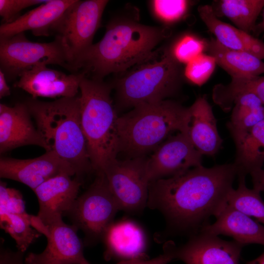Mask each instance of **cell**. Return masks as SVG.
<instances>
[{
  "mask_svg": "<svg viewBox=\"0 0 264 264\" xmlns=\"http://www.w3.org/2000/svg\"><path fill=\"white\" fill-rule=\"evenodd\" d=\"M112 85L84 76L80 86L81 123L88 157L96 173L103 172L119 153L117 115Z\"/></svg>",
  "mask_w": 264,
  "mask_h": 264,
  "instance_id": "4",
  "label": "cell"
},
{
  "mask_svg": "<svg viewBox=\"0 0 264 264\" xmlns=\"http://www.w3.org/2000/svg\"><path fill=\"white\" fill-rule=\"evenodd\" d=\"M121 74L112 84L118 106L133 108L168 99L179 89L183 76L181 65L165 50Z\"/></svg>",
  "mask_w": 264,
  "mask_h": 264,
  "instance_id": "6",
  "label": "cell"
},
{
  "mask_svg": "<svg viewBox=\"0 0 264 264\" xmlns=\"http://www.w3.org/2000/svg\"><path fill=\"white\" fill-rule=\"evenodd\" d=\"M216 65L213 56L202 53L186 64L183 75L192 84L200 86L209 79Z\"/></svg>",
  "mask_w": 264,
  "mask_h": 264,
  "instance_id": "31",
  "label": "cell"
},
{
  "mask_svg": "<svg viewBox=\"0 0 264 264\" xmlns=\"http://www.w3.org/2000/svg\"><path fill=\"white\" fill-rule=\"evenodd\" d=\"M25 103L50 151L71 165L78 177L93 170L82 129L79 96L51 102L31 98Z\"/></svg>",
  "mask_w": 264,
  "mask_h": 264,
  "instance_id": "3",
  "label": "cell"
},
{
  "mask_svg": "<svg viewBox=\"0 0 264 264\" xmlns=\"http://www.w3.org/2000/svg\"><path fill=\"white\" fill-rule=\"evenodd\" d=\"M26 104L13 107L0 104V152L25 145H36L50 151L42 135L33 125Z\"/></svg>",
  "mask_w": 264,
  "mask_h": 264,
  "instance_id": "17",
  "label": "cell"
},
{
  "mask_svg": "<svg viewBox=\"0 0 264 264\" xmlns=\"http://www.w3.org/2000/svg\"><path fill=\"white\" fill-rule=\"evenodd\" d=\"M173 260L170 252L163 247V253L154 258L122 261L116 264H167Z\"/></svg>",
  "mask_w": 264,
  "mask_h": 264,
  "instance_id": "35",
  "label": "cell"
},
{
  "mask_svg": "<svg viewBox=\"0 0 264 264\" xmlns=\"http://www.w3.org/2000/svg\"><path fill=\"white\" fill-rule=\"evenodd\" d=\"M85 76L82 72L66 74L41 64L23 72L14 87L29 93L34 99L72 97L77 96Z\"/></svg>",
  "mask_w": 264,
  "mask_h": 264,
  "instance_id": "15",
  "label": "cell"
},
{
  "mask_svg": "<svg viewBox=\"0 0 264 264\" xmlns=\"http://www.w3.org/2000/svg\"><path fill=\"white\" fill-rule=\"evenodd\" d=\"M187 109L170 99L144 104L119 116V153L143 156L176 131L183 132Z\"/></svg>",
  "mask_w": 264,
  "mask_h": 264,
  "instance_id": "5",
  "label": "cell"
},
{
  "mask_svg": "<svg viewBox=\"0 0 264 264\" xmlns=\"http://www.w3.org/2000/svg\"><path fill=\"white\" fill-rule=\"evenodd\" d=\"M97 176L88 188L78 197L66 215L78 230L85 235L84 243L92 245L103 235L120 211L103 173Z\"/></svg>",
  "mask_w": 264,
  "mask_h": 264,
  "instance_id": "8",
  "label": "cell"
},
{
  "mask_svg": "<svg viewBox=\"0 0 264 264\" xmlns=\"http://www.w3.org/2000/svg\"><path fill=\"white\" fill-rule=\"evenodd\" d=\"M62 174L44 182L33 190L38 199V218L47 228L66 215L78 198L82 182Z\"/></svg>",
  "mask_w": 264,
  "mask_h": 264,
  "instance_id": "16",
  "label": "cell"
},
{
  "mask_svg": "<svg viewBox=\"0 0 264 264\" xmlns=\"http://www.w3.org/2000/svg\"><path fill=\"white\" fill-rule=\"evenodd\" d=\"M252 93L264 104V76L252 78H231L227 85L218 84L213 89V101L224 111H229L239 95Z\"/></svg>",
  "mask_w": 264,
  "mask_h": 264,
  "instance_id": "26",
  "label": "cell"
},
{
  "mask_svg": "<svg viewBox=\"0 0 264 264\" xmlns=\"http://www.w3.org/2000/svg\"><path fill=\"white\" fill-rule=\"evenodd\" d=\"M6 213L19 215L27 218H32L26 211L25 202L21 193L7 187L2 181L0 183V214Z\"/></svg>",
  "mask_w": 264,
  "mask_h": 264,
  "instance_id": "33",
  "label": "cell"
},
{
  "mask_svg": "<svg viewBox=\"0 0 264 264\" xmlns=\"http://www.w3.org/2000/svg\"><path fill=\"white\" fill-rule=\"evenodd\" d=\"M24 253L1 248L0 264H23Z\"/></svg>",
  "mask_w": 264,
  "mask_h": 264,
  "instance_id": "36",
  "label": "cell"
},
{
  "mask_svg": "<svg viewBox=\"0 0 264 264\" xmlns=\"http://www.w3.org/2000/svg\"><path fill=\"white\" fill-rule=\"evenodd\" d=\"M47 228L45 249L41 253H28L25 264H90L84 256V243L75 227L61 220Z\"/></svg>",
  "mask_w": 264,
  "mask_h": 264,
  "instance_id": "14",
  "label": "cell"
},
{
  "mask_svg": "<svg viewBox=\"0 0 264 264\" xmlns=\"http://www.w3.org/2000/svg\"><path fill=\"white\" fill-rule=\"evenodd\" d=\"M154 151L146 160L150 182L175 176L202 165V155L183 132L170 135Z\"/></svg>",
  "mask_w": 264,
  "mask_h": 264,
  "instance_id": "11",
  "label": "cell"
},
{
  "mask_svg": "<svg viewBox=\"0 0 264 264\" xmlns=\"http://www.w3.org/2000/svg\"><path fill=\"white\" fill-rule=\"evenodd\" d=\"M163 246L174 260L185 264H239L243 246L234 240L227 241L218 236L198 233L180 246L167 242Z\"/></svg>",
  "mask_w": 264,
  "mask_h": 264,
  "instance_id": "12",
  "label": "cell"
},
{
  "mask_svg": "<svg viewBox=\"0 0 264 264\" xmlns=\"http://www.w3.org/2000/svg\"><path fill=\"white\" fill-rule=\"evenodd\" d=\"M76 1L48 0L21 15L14 22L2 24L0 26V38L11 37L26 31H31L36 36L55 35L65 13Z\"/></svg>",
  "mask_w": 264,
  "mask_h": 264,
  "instance_id": "18",
  "label": "cell"
},
{
  "mask_svg": "<svg viewBox=\"0 0 264 264\" xmlns=\"http://www.w3.org/2000/svg\"><path fill=\"white\" fill-rule=\"evenodd\" d=\"M102 241L106 261L149 259L146 253L147 240L144 231L135 221L127 219L113 221L106 230Z\"/></svg>",
  "mask_w": 264,
  "mask_h": 264,
  "instance_id": "19",
  "label": "cell"
},
{
  "mask_svg": "<svg viewBox=\"0 0 264 264\" xmlns=\"http://www.w3.org/2000/svg\"><path fill=\"white\" fill-rule=\"evenodd\" d=\"M41 64L59 65L76 73L67 47L59 36L51 42L42 43L28 40L24 33L0 38V70L7 81L19 78Z\"/></svg>",
  "mask_w": 264,
  "mask_h": 264,
  "instance_id": "7",
  "label": "cell"
},
{
  "mask_svg": "<svg viewBox=\"0 0 264 264\" xmlns=\"http://www.w3.org/2000/svg\"><path fill=\"white\" fill-rule=\"evenodd\" d=\"M146 160L143 156L124 160L116 159L102 172L120 211L137 213L147 207L150 182Z\"/></svg>",
  "mask_w": 264,
  "mask_h": 264,
  "instance_id": "9",
  "label": "cell"
},
{
  "mask_svg": "<svg viewBox=\"0 0 264 264\" xmlns=\"http://www.w3.org/2000/svg\"><path fill=\"white\" fill-rule=\"evenodd\" d=\"M237 175L233 163L209 168L200 165L152 181L147 207L160 212L173 231L196 234L227 204Z\"/></svg>",
  "mask_w": 264,
  "mask_h": 264,
  "instance_id": "1",
  "label": "cell"
},
{
  "mask_svg": "<svg viewBox=\"0 0 264 264\" xmlns=\"http://www.w3.org/2000/svg\"><path fill=\"white\" fill-rule=\"evenodd\" d=\"M264 12H263V20L262 22H261L258 25L259 29H261L262 30H264V7L263 8Z\"/></svg>",
  "mask_w": 264,
  "mask_h": 264,
  "instance_id": "40",
  "label": "cell"
},
{
  "mask_svg": "<svg viewBox=\"0 0 264 264\" xmlns=\"http://www.w3.org/2000/svg\"><path fill=\"white\" fill-rule=\"evenodd\" d=\"M219 7L221 14L235 27L250 33L256 29V20L264 7V0H221Z\"/></svg>",
  "mask_w": 264,
  "mask_h": 264,
  "instance_id": "27",
  "label": "cell"
},
{
  "mask_svg": "<svg viewBox=\"0 0 264 264\" xmlns=\"http://www.w3.org/2000/svg\"><path fill=\"white\" fill-rule=\"evenodd\" d=\"M107 0H76L67 10L57 29L55 36L64 42L74 69L78 59L92 44V41L101 25Z\"/></svg>",
  "mask_w": 264,
  "mask_h": 264,
  "instance_id": "10",
  "label": "cell"
},
{
  "mask_svg": "<svg viewBox=\"0 0 264 264\" xmlns=\"http://www.w3.org/2000/svg\"><path fill=\"white\" fill-rule=\"evenodd\" d=\"M264 119V104L252 93L238 96L234 101L226 126L235 142L241 141L257 124Z\"/></svg>",
  "mask_w": 264,
  "mask_h": 264,
  "instance_id": "24",
  "label": "cell"
},
{
  "mask_svg": "<svg viewBox=\"0 0 264 264\" xmlns=\"http://www.w3.org/2000/svg\"><path fill=\"white\" fill-rule=\"evenodd\" d=\"M209 54L231 78H252L264 73V62L247 52L233 50L212 38L206 44Z\"/></svg>",
  "mask_w": 264,
  "mask_h": 264,
  "instance_id": "23",
  "label": "cell"
},
{
  "mask_svg": "<svg viewBox=\"0 0 264 264\" xmlns=\"http://www.w3.org/2000/svg\"><path fill=\"white\" fill-rule=\"evenodd\" d=\"M234 162L237 176H246L263 168L264 164V119L235 144Z\"/></svg>",
  "mask_w": 264,
  "mask_h": 264,
  "instance_id": "25",
  "label": "cell"
},
{
  "mask_svg": "<svg viewBox=\"0 0 264 264\" xmlns=\"http://www.w3.org/2000/svg\"><path fill=\"white\" fill-rule=\"evenodd\" d=\"M238 178V187L230 192L227 204L264 224V201L261 192L246 186L245 176H240Z\"/></svg>",
  "mask_w": 264,
  "mask_h": 264,
  "instance_id": "28",
  "label": "cell"
},
{
  "mask_svg": "<svg viewBox=\"0 0 264 264\" xmlns=\"http://www.w3.org/2000/svg\"><path fill=\"white\" fill-rule=\"evenodd\" d=\"M253 187L260 192H264V168L257 171L251 175Z\"/></svg>",
  "mask_w": 264,
  "mask_h": 264,
  "instance_id": "37",
  "label": "cell"
},
{
  "mask_svg": "<svg viewBox=\"0 0 264 264\" xmlns=\"http://www.w3.org/2000/svg\"><path fill=\"white\" fill-rule=\"evenodd\" d=\"M10 95V90L3 72L0 70V98L8 96Z\"/></svg>",
  "mask_w": 264,
  "mask_h": 264,
  "instance_id": "38",
  "label": "cell"
},
{
  "mask_svg": "<svg viewBox=\"0 0 264 264\" xmlns=\"http://www.w3.org/2000/svg\"><path fill=\"white\" fill-rule=\"evenodd\" d=\"M206 47L204 42L191 34H186L177 39L166 49L178 63L187 64L199 55Z\"/></svg>",
  "mask_w": 264,
  "mask_h": 264,
  "instance_id": "30",
  "label": "cell"
},
{
  "mask_svg": "<svg viewBox=\"0 0 264 264\" xmlns=\"http://www.w3.org/2000/svg\"><path fill=\"white\" fill-rule=\"evenodd\" d=\"M62 174L76 175L74 168L53 151L32 159H0V177L22 183L33 191L47 180Z\"/></svg>",
  "mask_w": 264,
  "mask_h": 264,
  "instance_id": "13",
  "label": "cell"
},
{
  "mask_svg": "<svg viewBox=\"0 0 264 264\" xmlns=\"http://www.w3.org/2000/svg\"><path fill=\"white\" fill-rule=\"evenodd\" d=\"M170 34L166 26L144 25L129 17L114 18L102 39L78 59L76 71L97 80L122 74L153 57L154 48Z\"/></svg>",
  "mask_w": 264,
  "mask_h": 264,
  "instance_id": "2",
  "label": "cell"
},
{
  "mask_svg": "<svg viewBox=\"0 0 264 264\" xmlns=\"http://www.w3.org/2000/svg\"><path fill=\"white\" fill-rule=\"evenodd\" d=\"M48 0H0V15L2 24L11 23L21 15V12L27 7L42 4Z\"/></svg>",
  "mask_w": 264,
  "mask_h": 264,
  "instance_id": "34",
  "label": "cell"
},
{
  "mask_svg": "<svg viewBox=\"0 0 264 264\" xmlns=\"http://www.w3.org/2000/svg\"><path fill=\"white\" fill-rule=\"evenodd\" d=\"M183 132L202 155L213 156L221 147L217 119L205 97L199 96L188 108Z\"/></svg>",
  "mask_w": 264,
  "mask_h": 264,
  "instance_id": "20",
  "label": "cell"
},
{
  "mask_svg": "<svg viewBox=\"0 0 264 264\" xmlns=\"http://www.w3.org/2000/svg\"><path fill=\"white\" fill-rule=\"evenodd\" d=\"M34 217L29 219L9 213L0 214V228L15 240L18 250L23 253L42 235L32 226Z\"/></svg>",
  "mask_w": 264,
  "mask_h": 264,
  "instance_id": "29",
  "label": "cell"
},
{
  "mask_svg": "<svg viewBox=\"0 0 264 264\" xmlns=\"http://www.w3.org/2000/svg\"><path fill=\"white\" fill-rule=\"evenodd\" d=\"M198 10L208 30L222 45L233 50L248 53L264 60L263 41L220 20L210 5L199 6Z\"/></svg>",
  "mask_w": 264,
  "mask_h": 264,
  "instance_id": "22",
  "label": "cell"
},
{
  "mask_svg": "<svg viewBox=\"0 0 264 264\" xmlns=\"http://www.w3.org/2000/svg\"><path fill=\"white\" fill-rule=\"evenodd\" d=\"M246 264H264V252L257 258L248 262Z\"/></svg>",
  "mask_w": 264,
  "mask_h": 264,
  "instance_id": "39",
  "label": "cell"
},
{
  "mask_svg": "<svg viewBox=\"0 0 264 264\" xmlns=\"http://www.w3.org/2000/svg\"><path fill=\"white\" fill-rule=\"evenodd\" d=\"M189 1L184 0H155L151 1L155 16L166 23L174 22L186 13Z\"/></svg>",
  "mask_w": 264,
  "mask_h": 264,
  "instance_id": "32",
  "label": "cell"
},
{
  "mask_svg": "<svg viewBox=\"0 0 264 264\" xmlns=\"http://www.w3.org/2000/svg\"><path fill=\"white\" fill-rule=\"evenodd\" d=\"M216 218L213 223L204 226L198 233L229 236L243 246H264V226L243 212L227 204Z\"/></svg>",
  "mask_w": 264,
  "mask_h": 264,
  "instance_id": "21",
  "label": "cell"
}]
</instances>
